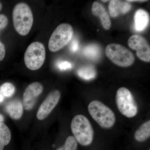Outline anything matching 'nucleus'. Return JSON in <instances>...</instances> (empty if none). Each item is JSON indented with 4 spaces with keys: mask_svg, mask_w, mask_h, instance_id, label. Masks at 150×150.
I'll list each match as a JSON object with an SVG mask.
<instances>
[{
    "mask_svg": "<svg viewBox=\"0 0 150 150\" xmlns=\"http://www.w3.org/2000/svg\"><path fill=\"white\" fill-rule=\"evenodd\" d=\"M92 13L95 16L98 17L100 19L101 24L105 29L108 30L111 26V21L108 13L104 6L97 2L93 4L91 8Z\"/></svg>",
    "mask_w": 150,
    "mask_h": 150,
    "instance_id": "obj_11",
    "label": "nucleus"
},
{
    "mask_svg": "<svg viewBox=\"0 0 150 150\" xmlns=\"http://www.w3.org/2000/svg\"></svg>",
    "mask_w": 150,
    "mask_h": 150,
    "instance_id": "obj_30",
    "label": "nucleus"
},
{
    "mask_svg": "<svg viewBox=\"0 0 150 150\" xmlns=\"http://www.w3.org/2000/svg\"><path fill=\"white\" fill-rule=\"evenodd\" d=\"M15 87L12 83L6 82L0 86V93L4 97H11L15 93Z\"/></svg>",
    "mask_w": 150,
    "mask_h": 150,
    "instance_id": "obj_19",
    "label": "nucleus"
},
{
    "mask_svg": "<svg viewBox=\"0 0 150 150\" xmlns=\"http://www.w3.org/2000/svg\"><path fill=\"white\" fill-rule=\"evenodd\" d=\"M56 65L58 69L62 71L70 69L73 67L71 63L66 61H59L57 62Z\"/></svg>",
    "mask_w": 150,
    "mask_h": 150,
    "instance_id": "obj_21",
    "label": "nucleus"
},
{
    "mask_svg": "<svg viewBox=\"0 0 150 150\" xmlns=\"http://www.w3.org/2000/svg\"><path fill=\"white\" fill-rule=\"evenodd\" d=\"M74 34L72 26L68 23L59 25L51 35L48 48L51 52L59 51L69 43Z\"/></svg>",
    "mask_w": 150,
    "mask_h": 150,
    "instance_id": "obj_6",
    "label": "nucleus"
},
{
    "mask_svg": "<svg viewBox=\"0 0 150 150\" xmlns=\"http://www.w3.org/2000/svg\"><path fill=\"white\" fill-rule=\"evenodd\" d=\"M88 108L92 118L102 128L110 129L115 124V113L110 108L100 101L93 100L89 104Z\"/></svg>",
    "mask_w": 150,
    "mask_h": 150,
    "instance_id": "obj_3",
    "label": "nucleus"
},
{
    "mask_svg": "<svg viewBox=\"0 0 150 150\" xmlns=\"http://www.w3.org/2000/svg\"><path fill=\"white\" fill-rule=\"evenodd\" d=\"M105 54L115 64L119 67H127L133 64L135 57L133 53L125 46L111 43L106 46Z\"/></svg>",
    "mask_w": 150,
    "mask_h": 150,
    "instance_id": "obj_5",
    "label": "nucleus"
},
{
    "mask_svg": "<svg viewBox=\"0 0 150 150\" xmlns=\"http://www.w3.org/2000/svg\"><path fill=\"white\" fill-rule=\"evenodd\" d=\"M6 110L11 118L18 120L21 118L23 113L22 103L18 100H11L7 104Z\"/></svg>",
    "mask_w": 150,
    "mask_h": 150,
    "instance_id": "obj_14",
    "label": "nucleus"
},
{
    "mask_svg": "<svg viewBox=\"0 0 150 150\" xmlns=\"http://www.w3.org/2000/svg\"><path fill=\"white\" fill-rule=\"evenodd\" d=\"M83 55L91 60H98L101 55V50L100 46L96 44H89L83 49Z\"/></svg>",
    "mask_w": 150,
    "mask_h": 150,
    "instance_id": "obj_16",
    "label": "nucleus"
},
{
    "mask_svg": "<svg viewBox=\"0 0 150 150\" xmlns=\"http://www.w3.org/2000/svg\"><path fill=\"white\" fill-rule=\"evenodd\" d=\"M78 76L86 80H90L95 78L96 71L93 66L87 65L81 67L78 70Z\"/></svg>",
    "mask_w": 150,
    "mask_h": 150,
    "instance_id": "obj_18",
    "label": "nucleus"
},
{
    "mask_svg": "<svg viewBox=\"0 0 150 150\" xmlns=\"http://www.w3.org/2000/svg\"><path fill=\"white\" fill-rule=\"evenodd\" d=\"M11 138L10 130L5 123H0V150L9 144Z\"/></svg>",
    "mask_w": 150,
    "mask_h": 150,
    "instance_id": "obj_17",
    "label": "nucleus"
},
{
    "mask_svg": "<svg viewBox=\"0 0 150 150\" xmlns=\"http://www.w3.org/2000/svg\"><path fill=\"white\" fill-rule=\"evenodd\" d=\"M150 137V121H146L137 129L134 138L137 142H144Z\"/></svg>",
    "mask_w": 150,
    "mask_h": 150,
    "instance_id": "obj_15",
    "label": "nucleus"
},
{
    "mask_svg": "<svg viewBox=\"0 0 150 150\" xmlns=\"http://www.w3.org/2000/svg\"><path fill=\"white\" fill-rule=\"evenodd\" d=\"M4 97L0 93V103L2 102L4 100Z\"/></svg>",
    "mask_w": 150,
    "mask_h": 150,
    "instance_id": "obj_27",
    "label": "nucleus"
},
{
    "mask_svg": "<svg viewBox=\"0 0 150 150\" xmlns=\"http://www.w3.org/2000/svg\"><path fill=\"white\" fill-rule=\"evenodd\" d=\"M61 96V93L59 90L51 91L38 109L36 115L38 119L43 120L45 119L58 104Z\"/></svg>",
    "mask_w": 150,
    "mask_h": 150,
    "instance_id": "obj_9",
    "label": "nucleus"
},
{
    "mask_svg": "<svg viewBox=\"0 0 150 150\" xmlns=\"http://www.w3.org/2000/svg\"><path fill=\"white\" fill-rule=\"evenodd\" d=\"M5 54V47L4 44L0 41V62L4 59Z\"/></svg>",
    "mask_w": 150,
    "mask_h": 150,
    "instance_id": "obj_24",
    "label": "nucleus"
},
{
    "mask_svg": "<svg viewBox=\"0 0 150 150\" xmlns=\"http://www.w3.org/2000/svg\"><path fill=\"white\" fill-rule=\"evenodd\" d=\"M128 45L137 51L138 58L146 62L150 61V47L147 40L142 35H133L129 38Z\"/></svg>",
    "mask_w": 150,
    "mask_h": 150,
    "instance_id": "obj_8",
    "label": "nucleus"
},
{
    "mask_svg": "<svg viewBox=\"0 0 150 150\" xmlns=\"http://www.w3.org/2000/svg\"><path fill=\"white\" fill-rule=\"evenodd\" d=\"M71 130L74 137L80 144L87 146L92 143L94 131L91 122L85 116L79 114L73 118Z\"/></svg>",
    "mask_w": 150,
    "mask_h": 150,
    "instance_id": "obj_1",
    "label": "nucleus"
},
{
    "mask_svg": "<svg viewBox=\"0 0 150 150\" xmlns=\"http://www.w3.org/2000/svg\"><path fill=\"white\" fill-rule=\"evenodd\" d=\"M115 102L118 110L127 118H133L138 113V105L128 88L121 87L118 89L115 96Z\"/></svg>",
    "mask_w": 150,
    "mask_h": 150,
    "instance_id": "obj_4",
    "label": "nucleus"
},
{
    "mask_svg": "<svg viewBox=\"0 0 150 150\" xmlns=\"http://www.w3.org/2000/svg\"><path fill=\"white\" fill-rule=\"evenodd\" d=\"M2 7V5L1 3L0 2V11Z\"/></svg>",
    "mask_w": 150,
    "mask_h": 150,
    "instance_id": "obj_28",
    "label": "nucleus"
},
{
    "mask_svg": "<svg viewBox=\"0 0 150 150\" xmlns=\"http://www.w3.org/2000/svg\"><path fill=\"white\" fill-rule=\"evenodd\" d=\"M103 2H106L108 1H102Z\"/></svg>",
    "mask_w": 150,
    "mask_h": 150,
    "instance_id": "obj_29",
    "label": "nucleus"
},
{
    "mask_svg": "<svg viewBox=\"0 0 150 150\" xmlns=\"http://www.w3.org/2000/svg\"><path fill=\"white\" fill-rule=\"evenodd\" d=\"M78 143L74 137L69 136L67 138L64 144L56 150H77Z\"/></svg>",
    "mask_w": 150,
    "mask_h": 150,
    "instance_id": "obj_20",
    "label": "nucleus"
},
{
    "mask_svg": "<svg viewBox=\"0 0 150 150\" xmlns=\"http://www.w3.org/2000/svg\"><path fill=\"white\" fill-rule=\"evenodd\" d=\"M4 121V117L3 115L0 113V123H3Z\"/></svg>",
    "mask_w": 150,
    "mask_h": 150,
    "instance_id": "obj_26",
    "label": "nucleus"
},
{
    "mask_svg": "<svg viewBox=\"0 0 150 150\" xmlns=\"http://www.w3.org/2000/svg\"><path fill=\"white\" fill-rule=\"evenodd\" d=\"M45 58L46 50L43 43L33 42L28 46L25 53V64L29 69L35 71L41 68Z\"/></svg>",
    "mask_w": 150,
    "mask_h": 150,
    "instance_id": "obj_7",
    "label": "nucleus"
},
{
    "mask_svg": "<svg viewBox=\"0 0 150 150\" xmlns=\"http://www.w3.org/2000/svg\"><path fill=\"white\" fill-rule=\"evenodd\" d=\"M131 4L127 1H122L118 0L109 1L108 9L110 16L116 17L121 14H125L131 10Z\"/></svg>",
    "mask_w": 150,
    "mask_h": 150,
    "instance_id": "obj_12",
    "label": "nucleus"
},
{
    "mask_svg": "<svg viewBox=\"0 0 150 150\" xmlns=\"http://www.w3.org/2000/svg\"><path fill=\"white\" fill-rule=\"evenodd\" d=\"M79 48V42L77 39H74L71 43L70 46V50L72 52H76L78 51Z\"/></svg>",
    "mask_w": 150,
    "mask_h": 150,
    "instance_id": "obj_23",
    "label": "nucleus"
},
{
    "mask_svg": "<svg viewBox=\"0 0 150 150\" xmlns=\"http://www.w3.org/2000/svg\"><path fill=\"white\" fill-rule=\"evenodd\" d=\"M14 27L20 35L24 36L29 33L33 24V17L29 6L24 3L17 4L13 11Z\"/></svg>",
    "mask_w": 150,
    "mask_h": 150,
    "instance_id": "obj_2",
    "label": "nucleus"
},
{
    "mask_svg": "<svg viewBox=\"0 0 150 150\" xmlns=\"http://www.w3.org/2000/svg\"><path fill=\"white\" fill-rule=\"evenodd\" d=\"M145 1V0H139V1H137V0H131V1H127L128 2H145L147 1Z\"/></svg>",
    "mask_w": 150,
    "mask_h": 150,
    "instance_id": "obj_25",
    "label": "nucleus"
},
{
    "mask_svg": "<svg viewBox=\"0 0 150 150\" xmlns=\"http://www.w3.org/2000/svg\"><path fill=\"white\" fill-rule=\"evenodd\" d=\"M43 90V86L39 82L33 83L28 86L23 95V105L25 110L32 109Z\"/></svg>",
    "mask_w": 150,
    "mask_h": 150,
    "instance_id": "obj_10",
    "label": "nucleus"
},
{
    "mask_svg": "<svg viewBox=\"0 0 150 150\" xmlns=\"http://www.w3.org/2000/svg\"><path fill=\"white\" fill-rule=\"evenodd\" d=\"M8 23V19L5 15H0V31L4 29Z\"/></svg>",
    "mask_w": 150,
    "mask_h": 150,
    "instance_id": "obj_22",
    "label": "nucleus"
},
{
    "mask_svg": "<svg viewBox=\"0 0 150 150\" xmlns=\"http://www.w3.org/2000/svg\"><path fill=\"white\" fill-rule=\"evenodd\" d=\"M150 17L146 11L139 9L136 12L134 15V26L137 31L144 30L149 23Z\"/></svg>",
    "mask_w": 150,
    "mask_h": 150,
    "instance_id": "obj_13",
    "label": "nucleus"
}]
</instances>
